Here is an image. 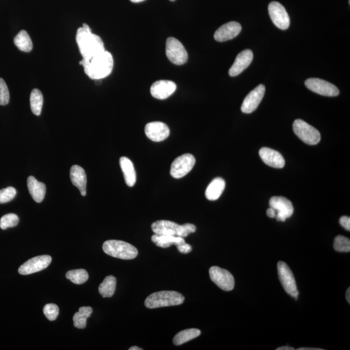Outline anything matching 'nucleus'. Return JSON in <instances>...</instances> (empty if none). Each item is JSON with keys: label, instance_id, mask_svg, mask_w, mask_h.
I'll use <instances>...</instances> for the list:
<instances>
[{"label": "nucleus", "instance_id": "nucleus-14", "mask_svg": "<svg viewBox=\"0 0 350 350\" xmlns=\"http://www.w3.org/2000/svg\"><path fill=\"white\" fill-rule=\"evenodd\" d=\"M265 87L264 85H260L251 91L244 100L241 105V111L245 114H250L257 109L261 101L264 97Z\"/></svg>", "mask_w": 350, "mask_h": 350}, {"label": "nucleus", "instance_id": "nucleus-34", "mask_svg": "<svg viewBox=\"0 0 350 350\" xmlns=\"http://www.w3.org/2000/svg\"><path fill=\"white\" fill-rule=\"evenodd\" d=\"M16 196V190L13 187H8L0 190V204L9 203Z\"/></svg>", "mask_w": 350, "mask_h": 350}, {"label": "nucleus", "instance_id": "nucleus-11", "mask_svg": "<svg viewBox=\"0 0 350 350\" xmlns=\"http://www.w3.org/2000/svg\"><path fill=\"white\" fill-rule=\"evenodd\" d=\"M268 12L273 24L277 28L286 30L290 26V18L284 7L279 2H273L268 6Z\"/></svg>", "mask_w": 350, "mask_h": 350}, {"label": "nucleus", "instance_id": "nucleus-23", "mask_svg": "<svg viewBox=\"0 0 350 350\" xmlns=\"http://www.w3.org/2000/svg\"><path fill=\"white\" fill-rule=\"evenodd\" d=\"M151 240L155 245L159 247L166 248L172 245L180 246L186 243L184 239L182 237L171 235H159L154 234Z\"/></svg>", "mask_w": 350, "mask_h": 350}, {"label": "nucleus", "instance_id": "nucleus-36", "mask_svg": "<svg viewBox=\"0 0 350 350\" xmlns=\"http://www.w3.org/2000/svg\"><path fill=\"white\" fill-rule=\"evenodd\" d=\"M9 99L8 87L3 79L0 78V105L5 106L8 104Z\"/></svg>", "mask_w": 350, "mask_h": 350}, {"label": "nucleus", "instance_id": "nucleus-29", "mask_svg": "<svg viewBox=\"0 0 350 350\" xmlns=\"http://www.w3.org/2000/svg\"><path fill=\"white\" fill-rule=\"evenodd\" d=\"M201 332L199 329L191 328L183 330L175 335L173 339V343L177 346L182 345L186 342L191 341L198 337Z\"/></svg>", "mask_w": 350, "mask_h": 350}, {"label": "nucleus", "instance_id": "nucleus-18", "mask_svg": "<svg viewBox=\"0 0 350 350\" xmlns=\"http://www.w3.org/2000/svg\"><path fill=\"white\" fill-rule=\"evenodd\" d=\"M253 60V52L250 49H245L239 53L233 65L229 70L231 77H236L250 66Z\"/></svg>", "mask_w": 350, "mask_h": 350}, {"label": "nucleus", "instance_id": "nucleus-10", "mask_svg": "<svg viewBox=\"0 0 350 350\" xmlns=\"http://www.w3.org/2000/svg\"><path fill=\"white\" fill-rule=\"evenodd\" d=\"M308 89L318 94L335 97L339 95V90L333 84L318 78L308 79L305 82Z\"/></svg>", "mask_w": 350, "mask_h": 350}, {"label": "nucleus", "instance_id": "nucleus-27", "mask_svg": "<svg viewBox=\"0 0 350 350\" xmlns=\"http://www.w3.org/2000/svg\"><path fill=\"white\" fill-rule=\"evenodd\" d=\"M116 287V278L108 276L99 287V292L103 298H110L114 295Z\"/></svg>", "mask_w": 350, "mask_h": 350}, {"label": "nucleus", "instance_id": "nucleus-5", "mask_svg": "<svg viewBox=\"0 0 350 350\" xmlns=\"http://www.w3.org/2000/svg\"><path fill=\"white\" fill-rule=\"evenodd\" d=\"M293 129L295 134L307 145H317L321 139L319 130L302 120H295Z\"/></svg>", "mask_w": 350, "mask_h": 350}, {"label": "nucleus", "instance_id": "nucleus-38", "mask_svg": "<svg viewBox=\"0 0 350 350\" xmlns=\"http://www.w3.org/2000/svg\"><path fill=\"white\" fill-rule=\"evenodd\" d=\"M339 223L346 230H350V218L349 217L343 216L340 219Z\"/></svg>", "mask_w": 350, "mask_h": 350}, {"label": "nucleus", "instance_id": "nucleus-24", "mask_svg": "<svg viewBox=\"0 0 350 350\" xmlns=\"http://www.w3.org/2000/svg\"><path fill=\"white\" fill-rule=\"evenodd\" d=\"M120 164L127 186H134L137 182V174L131 160L127 157H122L120 160Z\"/></svg>", "mask_w": 350, "mask_h": 350}, {"label": "nucleus", "instance_id": "nucleus-13", "mask_svg": "<svg viewBox=\"0 0 350 350\" xmlns=\"http://www.w3.org/2000/svg\"><path fill=\"white\" fill-rule=\"evenodd\" d=\"M50 256H36L27 261L18 268V273L22 275H29L45 269L51 263Z\"/></svg>", "mask_w": 350, "mask_h": 350}, {"label": "nucleus", "instance_id": "nucleus-3", "mask_svg": "<svg viewBox=\"0 0 350 350\" xmlns=\"http://www.w3.org/2000/svg\"><path fill=\"white\" fill-rule=\"evenodd\" d=\"M185 300L183 295L173 290H162L152 293L146 298L145 305L149 309L174 306L182 304Z\"/></svg>", "mask_w": 350, "mask_h": 350}, {"label": "nucleus", "instance_id": "nucleus-20", "mask_svg": "<svg viewBox=\"0 0 350 350\" xmlns=\"http://www.w3.org/2000/svg\"><path fill=\"white\" fill-rule=\"evenodd\" d=\"M181 225L174 222L161 220L152 224V230L155 234L159 235H171L179 236Z\"/></svg>", "mask_w": 350, "mask_h": 350}, {"label": "nucleus", "instance_id": "nucleus-9", "mask_svg": "<svg viewBox=\"0 0 350 350\" xmlns=\"http://www.w3.org/2000/svg\"><path fill=\"white\" fill-rule=\"evenodd\" d=\"M209 273L212 282L220 289L225 291H230L234 289L235 280L229 271L214 266L209 268Z\"/></svg>", "mask_w": 350, "mask_h": 350}, {"label": "nucleus", "instance_id": "nucleus-31", "mask_svg": "<svg viewBox=\"0 0 350 350\" xmlns=\"http://www.w3.org/2000/svg\"><path fill=\"white\" fill-rule=\"evenodd\" d=\"M66 278L75 284L81 285L88 280L89 276L85 269H77L68 271L66 273Z\"/></svg>", "mask_w": 350, "mask_h": 350}, {"label": "nucleus", "instance_id": "nucleus-42", "mask_svg": "<svg viewBox=\"0 0 350 350\" xmlns=\"http://www.w3.org/2000/svg\"><path fill=\"white\" fill-rule=\"evenodd\" d=\"M346 298L347 302H348V304H350V288L349 287L348 288V289H347L346 294Z\"/></svg>", "mask_w": 350, "mask_h": 350}, {"label": "nucleus", "instance_id": "nucleus-25", "mask_svg": "<svg viewBox=\"0 0 350 350\" xmlns=\"http://www.w3.org/2000/svg\"><path fill=\"white\" fill-rule=\"evenodd\" d=\"M225 185V181L220 177L213 179L206 189V199L211 201L218 200L223 193Z\"/></svg>", "mask_w": 350, "mask_h": 350}, {"label": "nucleus", "instance_id": "nucleus-21", "mask_svg": "<svg viewBox=\"0 0 350 350\" xmlns=\"http://www.w3.org/2000/svg\"><path fill=\"white\" fill-rule=\"evenodd\" d=\"M70 174L72 184L77 187L82 196H86L87 178H86L85 170L83 167L77 166V165H74L71 167Z\"/></svg>", "mask_w": 350, "mask_h": 350}, {"label": "nucleus", "instance_id": "nucleus-15", "mask_svg": "<svg viewBox=\"0 0 350 350\" xmlns=\"http://www.w3.org/2000/svg\"><path fill=\"white\" fill-rule=\"evenodd\" d=\"M145 132L148 139L155 142L164 141L169 137L170 130L165 123L160 122L147 123Z\"/></svg>", "mask_w": 350, "mask_h": 350}, {"label": "nucleus", "instance_id": "nucleus-30", "mask_svg": "<svg viewBox=\"0 0 350 350\" xmlns=\"http://www.w3.org/2000/svg\"><path fill=\"white\" fill-rule=\"evenodd\" d=\"M44 98L43 93L38 89L32 90L30 95V105L32 112L35 115H40L43 109Z\"/></svg>", "mask_w": 350, "mask_h": 350}, {"label": "nucleus", "instance_id": "nucleus-6", "mask_svg": "<svg viewBox=\"0 0 350 350\" xmlns=\"http://www.w3.org/2000/svg\"><path fill=\"white\" fill-rule=\"evenodd\" d=\"M166 55L172 63L182 65L187 63L188 55L186 49L177 38L170 37L166 41Z\"/></svg>", "mask_w": 350, "mask_h": 350}, {"label": "nucleus", "instance_id": "nucleus-46", "mask_svg": "<svg viewBox=\"0 0 350 350\" xmlns=\"http://www.w3.org/2000/svg\"><path fill=\"white\" fill-rule=\"evenodd\" d=\"M170 1L174 2V1H175V0H170Z\"/></svg>", "mask_w": 350, "mask_h": 350}, {"label": "nucleus", "instance_id": "nucleus-37", "mask_svg": "<svg viewBox=\"0 0 350 350\" xmlns=\"http://www.w3.org/2000/svg\"><path fill=\"white\" fill-rule=\"evenodd\" d=\"M196 226L193 224L186 223L182 224L180 227L179 236L182 238H186L189 234L194 233L196 231Z\"/></svg>", "mask_w": 350, "mask_h": 350}, {"label": "nucleus", "instance_id": "nucleus-17", "mask_svg": "<svg viewBox=\"0 0 350 350\" xmlns=\"http://www.w3.org/2000/svg\"><path fill=\"white\" fill-rule=\"evenodd\" d=\"M241 26L237 22L224 24L216 31L214 38L218 42H225L235 38L241 31Z\"/></svg>", "mask_w": 350, "mask_h": 350}, {"label": "nucleus", "instance_id": "nucleus-28", "mask_svg": "<svg viewBox=\"0 0 350 350\" xmlns=\"http://www.w3.org/2000/svg\"><path fill=\"white\" fill-rule=\"evenodd\" d=\"M93 312L92 307H81L79 312L73 316L74 326L78 329H85L86 326V320L90 317Z\"/></svg>", "mask_w": 350, "mask_h": 350}, {"label": "nucleus", "instance_id": "nucleus-39", "mask_svg": "<svg viewBox=\"0 0 350 350\" xmlns=\"http://www.w3.org/2000/svg\"><path fill=\"white\" fill-rule=\"evenodd\" d=\"M177 247L180 252L182 254H185V255L191 252L192 250V247L191 245H189V244L186 243H184L181 245L177 246Z\"/></svg>", "mask_w": 350, "mask_h": 350}, {"label": "nucleus", "instance_id": "nucleus-8", "mask_svg": "<svg viewBox=\"0 0 350 350\" xmlns=\"http://www.w3.org/2000/svg\"><path fill=\"white\" fill-rule=\"evenodd\" d=\"M196 160L193 155L184 154L177 158L172 162L170 173L174 179H181L193 168Z\"/></svg>", "mask_w": 350, "mask_h": 350}, {"label": "nucleus", "instance_id": "nucleus-41", "mask_svg": "<svg viewBox=\"0 0 350 350\" xmlns=\"http://www.w3.org/2000/svg\"><path fill=\"white\" fill-rule=\"evenodd\" d=\"M294 347L290 346H281L278 347L277 350H295Z\"/></svg>", "mask_w": 350, "mask_h": 350}, {"label": "nucleus", "instance_id": "nucleus-19", "mask_svg": "<svg viewBox=\"0 0 350 350\" xmlns=\"http://www.w3.org/2000/svg\"><path fill=\"white\" fill-rule=\"evenodd\" d=\"M261 160L267 166L281 169L285 166V159L279 152L268 147H263L259 152Z\"/></svg>", "mask_w": 350, "mask_h": 350}, {"label": "nucleus", "instance_id": "nucleus-22", "mask_svg": "<svg viewBox=\"0 0 350 350\" xmlns=\"http://www.w3.org/2000/svg\"><path fill=\"white\" fill-rule=\"evenodd\" d=\"M28 187L29 193L34 201L36 203H42L46 196V185L37 181L34 177L30 176L28 179Z\"/></svg>", "mask_w": 350, "mask_h": 350}, {"label": "nucleus", "instance_id": "nucleus-33", "mask_svg": "<svg viewBox=\"0 0 350 350\" xmlns=\"http://www.w3.org/2000/svg\"><path fill=\"white\" fill-rule=\"evenodd\" d=\"M334 247L339 252H349L350 251L349 239L342 236H338L334 240Z\"/></svg>", "mask_w": 350, "mask_h": 350}, {"label": "nucleus", "instance_id": "nucleus-4", "mask_svg": "<svg viewBox=\"0 0 350 350\" xmlns=\"http://www.w3.org/2000/svg\"><path fill=\"white\" fill-rule=\"evenodd\" d=\"M103 250L112 257L122 260H133L137 257L139 252L131 244L119 240H108L103 243Z\"/></svg>", "mask_w": 350, "mask_h": 350}, {"label": "nucleus", "instance_id": "nucleus-2", "mask_svg": "<svg viewBox=\"0 0 350 350\" xmlns=\"http://www.w3.org/2000/svg\"><path fill=\"white\" fill-rule=\"evenodd\" d=\"M76 42L80 53L85 60H88L105 51L102 39L93 34L90 27L86 24H83L82 28L78 29Z\"/></svg>", "mask_w": 350, "mask_h": 350}, {"label": "nucleus", "instance_id": "nucleus-43", "mask_svg": "<svg viewBox=\"0 0 350 350\" xmlns=\"http://www.w3.org/2000/svg\"><path fill=\"white\" fill-rule=\"evenodd\" d=\"M322 349L319 348H312V347H300V348L297 349V350H322Z\"/></svg>", "mask_w": 350, "mask_h": 350}, {"label": "nucleus", "instance_id": "nucleus-32", "mask_svg": "<svg viewBox=\"0 0 350 350\" xmlns=\"http://www.w3.org/2000/svg\"><path fill=\"white\" fill-rule=\"evenodd\" d=\"M19 223L18 217L14 213H8L2 217L0 219V228L2 230H6L8 228L14 227Z\"/></svg>", "mask_w": 350, "mask_h": 350}, {"label": "nucleus", "instance_id": "nucleus-16", "mask_svg": "<svg viewBox=\"0 0 350 350\" xmlns=\"http://www.w3.org/2000/svg\"><path fill=\"white\" fill-rule=\"evenodd\" d=\"M177 89V85L171 81L160 80L152 84L151 93L152 97L163 100L168 98Z\"/></svg>", "mask_w": 350, "mask_h": 350}, {"label": "nucleus", "instance_id": "nucleus-26", "mask_svg": "<svg viewBox=\"0 0 350 350\" xmlns=\"http://www.w3.org/2000/svg\"><path fill=\"white\" fill-rule=\"evenodd\" d=\"M14 43L20 50L24 52H30L33 49V43H32L30 36L24 30L20 31L14 37Z\"/></svg>", "mask_w": 350, "mask_h": 350}, {"label": "nucleus", "instance_id": "nucleus-1", "mask_svg": "<svg viewBox=\"0 0 350 350\" xmlns=\"http://www.w3.org/2000/svg\"><path fill=\"white\" fill-rule=\"evenodd\" d=\"M80 65L83 66L85 73L91 80H101L112 73L114 60L111 53L105 51L88 60L83 59Z\"/></svg>", "mask_w": 350, "mask_h": 350}, {"label": "nucleus", "instance_id": "nucleus-7", "mask_svg": "<svg viewBox=\"0 0 350 350\" xmlns=\"http://www.w3.org/2000/svg\"><path fill=\"white\" fill-rule=\"evenodd\" d=\"M278 273L283 289L292 297L297 299L299 293L294 275L289 266L283 261H279L278 263Z\"/></svg>", "mask_w": 350, "mask_h": 350}, {"label": "nucleus", "instance_id": "nucleus-35", "mask_svg": "<svg viewBox=\"0 0 350 350\" xmlns=\"http://www.w3.org/2000/svg\"><path fill=\"white\" fill-rule=\"evenodd\" d=\"M43 312L47 319L50 321H53L58 317L59 314V307L54 304H46L44 307Z\"/></svg>", "mask_w": 350, "mask_h": 350}, {"label": "nucleus", "instance_id": "nucleus-44", "mask_svg": "<svg viewBox=\"0 0 350 350\" xmlns=\"http://www.w3.org/2000/svg\"><path fill=\"white\" fill-rule=\"evenodd\" d=\"M129 350H142V348H140L139 347L137 346H132L129 348Z\"/></svg>", "mask_w": 350, "mask_h": 350}, {"label": "nucleus", "instance_id": "nucleus-12", "mask_svg": "<svg viewBox=\"0 0 350 350\" xmlns=\"http://www.w3.org/2000/svg\"><path fill=\"white\" fill-rule=\"evenodd\" d=\"M270 208L277 212L275 218L278 221L285 222L294 212L291 202L283 197H273L269 201Z\"/></svg>", "mask_w": 350, "mask_h": 350}, {"label": "nucleus", "instance_id": "nucleus-40", "mask_svg": "<svg viewBox=\"0 0 350 350\" xmlns=\"http://www.w3.org/2000/svg\"><path fill=\"white\" fill-rule=\"evenodd\" d=\"M267 215L268 218H275L277 212L272 208H268L267 210Z\"/></svg>", "mask_w": 350, "mask_h": 350}, {"label": "nucleus", "instance_id": "nucleus-45", "mask_svg": "<svg viewBox=\"0 0 350 350\" xmlns=\"http://www.w3.org/2000/svg\"><path fill=\"white\" fill-rule=\"evenodd\" d=\"M130 1L133 2V3H140V2H144L145 0H130Z\"/></svg>", "mask_w": 350, "mask_h": 350}]
</instances>
